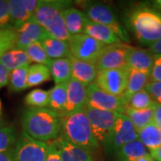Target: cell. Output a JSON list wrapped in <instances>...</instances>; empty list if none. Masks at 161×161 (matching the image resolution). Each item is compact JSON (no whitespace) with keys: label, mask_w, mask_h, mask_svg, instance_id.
I'll return each mask as SVG.
<instances>
[{"label":"cell","mask_w":161,"mask_h":161,"mask_svg":"<svg viewBox=\"0 0 161 161\" xmlns=\"http://www.w3.org/2000/svg\"><path fill=\"white\" fill-rule=\"evenodd\" d=\"M10 71L7 70L0 63V89L2 87L6 86L9 82V77H10Z\"/></svg>","instance_id":"cell-40"},{"label":"cell","mask_w":161,"mask_h":161,"mask_svg":"<svg viewBox=\"0 0 161 161\" xmlns=\"http://www.w3.org/2000/svg\"><path fill=\"white\" fill-rule=\"evenodd\" d=\"M86 114L92 125L94 136L99 144L106 149L113 134L119 113L105 111L92 107L85 108Z\"/></svg>","instance_id":"cell-5"},{"label":"cell","mask_w":161,"mask_h":161,"mask_svg":"<svg viewBox=\"0 0 161 161\" xmlns=\"http://www.w3.org/2000/svg\"><path fill=\"white\" fill-rule=\"evenodd\" d=\"M85 12L87 17L91 21L110 27L123 42H128L130 40L126 31L117 22L109 6L103 4H92L87 6Z\"/></svg>","instance_id":"cell-11"},{"label":"cell","mask_w":161,"mask_h":161,"mask_svg":"<svg viewBox=\"0 0 161 161\" xmlns=\"http://www.w3.org/2000/svg\"><path fill=\"white\" fill-rule=\"evenodd\" d=\"M23 4L25 6V8L27 9V11L29 12L31 18L33 17L38 4H39V1L38 0H23Z\"/></svg>","instance_id":"cell-41"},{"label":"cell","mask_w":161,"mask_h":161,"mask_svg":"<svg viewBox=\"0 0 161 161\" xmlns=\"http://www.w3.org/2000/svg\"><path fill=\"white\" fill-rule=\"evenodd\" d=\"M17 40L16 30L11 26L0 29V58L13 48H15Z\"/></svg>","instance_id":"cell-34"},{"label":"cell","mask_w":161,"mask_h":161,"mask_svg":"<svg viewBox=\"0 0 161 161\" xmlns=\"http://www.w3.org/2000/svg\"><path fill=\"white\" fill-rule=\"evenodd\" d=\"M67 42L72 57L93 64L96 63L100 53L106 47L105 44L85 33L72 35Z\"/></svg>","instance_id":"cell-6"},{"label":"cell","mask_w":161,"mask_h":161,"mask_svg":"<svg viewBox=\"0 0 161 161\" xmlns=\"http://www.w3.org/2000/svg\"><path fill=\"white\" fill-rule=\"evenodd\" d=\"M69 7L70 1L40 0L31 20L39 23L52 37L68 41L71 35L64 23V11Z\"/></svg>","instance_id":"cell-2"},{"label":"cell","mask_w":161,"mask_h":161,"mask_svg":"<svg viewBox=\"0 0 161 161\" xmlns=\"http://www.w3.org/2000/svg\"><path fill=\"white\" fill-rule=\"evenodd\" d=\"M48 68L56 84L68 82L72 78V64L69 58L53 59Z\"/></svg>","instance_id":"cell-23"},{"label":"cell","mask_w":161,"mask_h":161,"mask_svg":"<svg viewBox=\"0 0 161 161\" xmlns=\"http://www.w3.org/2000/svg\"><path fill=\"white\" fill-rule=\"evenodd\" d=\"M154 6L157 7V8H158V9H160L161 10V0H157L154 2Z\"/></svg>","instance_id":"cell-47"},{"label":"cell","mask_w":161,"mask_h":161,"mask_svg":"<svg viewBox=\"0 0 161 161\" xmlns=\"http://www.w3.org/2000/svg\"><path fill=\"white\" fill-rule=\"evenodd\" d=\"M161 80V55H154V63L150 74V82Z\"/></svg>","instance_id":"cell-37"},{"label":"cell","mask_w":161,"mask_h":161,"mask_svg":"<svg viewBox=\"0 0 161 161\" xmlns=\"http://www.w3.org/2000/svg\"><path fill=\"white\" fill-rule=\"evenodd\" d=\"M88 103V87L71 78L67 82V103L63 115L85 109Z\"/></svg>","instance_id":"cell-13"},{"label":"cell","mask_w":161,"mask_h":161,"mask_svg":"<svg viewBox=\"0 0 161 161\" xmlns=\"http://www.w3.org/2000/svg\"><path fill=\"white\" fill-rule=\"evenodd\" d=\"M147 154V148L139 139L124 145L115 152L116 161H136Z\"/></svg>","instance_id":"cell-22"},{"label":"cell","mask_w":161,"mask_h":161,"mask_svg":"<svg viewBox=\"0 0 161 161\" xmlns=\"http://www.w3.org/2000/svg\"><path fill=\"white\" fill-rule=\"evenodd\" d=\"M138 133L139 140L150 151L161 145L160 130L153 122L138 131Z\"/></svg>","instance_id":"cell-28"},{"label":"cell","mask_w":161,"mask_h":161,"mask_svg":"<svg viewBox=\"0 0 161 161\" xmlns=\"http://www.w3.org/2000/svg\"><path fill=\"white\" fill-rule=\"evenodd\" d=\"M0 63L2 64L6 69L12 72L14 70L21 68L23 66L30 65L31 60L25 50L13 48L11 50L5 53L0 58Z\"/></svg>","instance_id":"cell-24"},{"label":"cell","mask_w":161,"mask_h":161,"mask_svg":"<svg viewBox=\"0 0 161 161\" xmlns=\"http://www.w3.org/2000/svg\"><path fill=\"white\" fill-rule=\"evenodd\" d=\"M156 102L151 98L150 94L146 90L133 94L127 99L126 107L133 109H144L152 108L156 105Z\"/></svg>","instance_id":"cell-31"},{"label":"cell","mask_w":161,"mask_h":161,"mask_svg":"<svg viewBox=\"0 0 161 161\" xmlns=\"http://www.w3.org/2000/svg\"><path fill=\"white\" fill-rule=\"evenodd\" d=\"M154 63V55L149 49L130 47L127 52L126 64L129 69L150 74Z\"/></svg>","instance_id":"cell-15"},{"label":"cell","mask_w":161,"mask_h":161,"mask_svg":"<svg viewBox=\"0 0 161 161\" xmlns=\"http://www.w3.org/2000/svg\"><path fill=\"white\" fill-rule=\"evenodd\" d=\"M149 82H150V74L128 68V81H127L126 90L123 94L122 98L127 103L128 98L133 94L145 90Z\"/></svg>","instance_id":"cell-20"},{"label":"cell","mask_w":161,"mask_h":161,"mask_svg":"<svg viewBox=\"0 0 161 161\" xmlns=\"http://www.w3.org/2000/svg\"><path fill=\"white\" fill-rule=\"evenodd\" d=\"M154 107L144 109H133L126 107L124 114L131 120L136 130L140 131L141 129L153 122Z\"/></svg>","instance_id":"cell-26"},{"label":"cell","mask_w":161,"mask_h":161,"mask_svg":"<svg viewBox=\"0 0 161 161\" xmlns=\"http://www.w3.org/2000/svg\"><path fill=\"white\" fill-rule=\"evenodd\" d=\"M1 123H2V122H1V116H0V127H1Z\"/></svg>","instance_id":"cell-49"},{"label":"cell","mask_w":161,"mask_h":161,"mask_svg":"<svg viewBox=\"0 0 161 161\" xmlns=\"http://www.w3.org/2000/svg\"><path fill=\"white\" fill-rule=\"evenodd\" d=\"M137 139H139L138 131L131 120L125 114H120L115 123L113 134L105 150L108 152H115L124 145Z\"/></svg>","instance_id":"cell-12"},{"label":"cell","mask_w":161,"mask_h":161,"mask_svg":"<svg viewBox=\"0 0 161 161\" xmlns=\"http://www.w3.org/2000/svg\"><path fill=\"white\" fill-rule=\"evenodd\" d=\"M136 161H155L153 159V158L150 156V154H147V155L143 156V157H142V158H140L139 159H137Z\"/></svg>","instance_id":"cell-46"},{"label":"cell","mask_w":161,"mask_h":161,"mask_svg":"<svg viewBox=\"0 0 161 161\" xmlns=\"http://www.w3.org/2000/svg\"><path fill=\"white\" fill-rule=\"evenodd\" d=\"M159 130H160V133H161V127H159Z\"/></svg>","instance_id":"cell-50"},{"label":"cell","mask_w":161,"mask_h":161,"mask_svg":"<svg viewBox=\"0 0 161 161\" xmlns=\"http://www.w3.org/2000/svg\"><path fill=\"white\" fill-rule=\"evenodd\" d=\"M145 90L148 92L156 103L161 104V80L155 82H149Z\"/></svg>","instance_id":"cell-38"},{"label":"cell","mask_w":161,"mask_h":161,"mask_svg":"<svg viewBox=\"0 0 161 161\" xmlns=\"http://www.w3.org/2000/svg\"><path fill=\"white\" fill-rule=\"evenodd\" d=\"M149 50L153 55H161V38L150 45Z\"/></svg>","instance_id":"cell-43"},{"label":"cell","mask_w":161,"mask_h":161,"mask_svg":"<svg viewBox=\"0 0 161 161\" xmlns=\"http://www.w3.org/2000/svg\"><path fill=\"white\" fill-rule=\"evenodd\" d=\"M15 128L11 125L0 127V153L14 149L16 143Z\"/></svg>","instance_id":"cell-35"},{"label":"cell","mask_w":161,"mask_h":161,"mask_svg":"<svg viewBox=\"0 0 161 161\" xmlns=\"http://www.w3.org/2000/svg\"><path fill=\"white\" fill-rule=\"evenodd\" d=\"M2 114V103H1V100H0V116Z\"/></svg>","instance_id":"cell-48"},{"label":"cell","mask_w":161,"mask_h":161,"mask_svg":"<svg viewBox=\"0 0 161 161\" xmlns=\"http://www.w3.org/2000/svg\"><path fill=\"white\" fill-rule=\"evenodd\" d=\"M45 161H63L57 141H52L48 142V150Z\"/></svg>","instance_id":"cell-39"},{"label":"cell","mask_w":161,"mask_h":161,"mask_svg":"<svg viewBox=\"0 0 161 161\" xmlns=\"http://www.w3.org/2000/svg\"><path fill=\"white\" fill-rule=\"evenodd\" d=\"M10 13L7 0H0V29L9 27Z\"/></svg>","instance_id":"cell-36"},{"label":"cell","mask_w":161,"mask_h":161,"mask_svg":"<svg viewBox=\"0 0 161 161\" xmlns=\"http://www.w3.org/2000/svg\"><path fill=\"white\" fill-rule=\"evenodd\" d=\"M30 65L14 70L10 73L9 77V91L10 92H20L28 89L27 75Z\"/></svg>","instance_id":"cell-30"},{"label":"cell","mask_w":161,"mask_h":161,"mask_svg":"<svg viewBox=\"0 0 161 161\" xmlns=\"http://www.w3.org/2000/svg\"><path fill=\"white\" fill-rule=\"evenodd\" d=\"M88 107L105 111L124 114L126 102L122 97H116L99 89L96 83L88 86Z\"/></svg>","instance_id":"cell-9"},{"label":"cell","mask_w":161,"mask_h":161,"mask_svg":"<svg viewBox=\"0 0 161 161\" xmlns=\"http://www.w3.org/2000/svg\"><path fill=\"white\" fill-rule=\"evenodd\" d=\"M16 30L17 40L15 48L25 50L26 47L35 42H40L48 36V33L39 23L31 20Z\"/></svg>","instance_id":"cell-14"},{"label":"cell","mask_w":161,"mask_h":161,"mask_svg":"<svg viewBox=\"0 0 161 161\" xmlns=\"http://www.w3.org/2000/svg\"><path fill=\"white\" fill-rule=\"evenodd\" d=\"M69 59L72 64V78L87 87L95 82L98 73L95 64L82 61L72 56H70Z\"/></svg>","instance_id":"cell-16"},{"label":"cell","mask_w":161,"mask_h":161,"mask_svg":"<svg viewBox=\"0 0 161 161\" xmlns=\"http://www.w3.org/2000/svg\"><path fill=\"white\" fill-rule=\"evenodd\" d=\"M8 4L11 27L18 29L23 24L31 20V14L23 4V0H9Z\"/></svg>","instance_id":"cell-25"},{"label":"cell","mask_w":161,"mask_h":161,"mask_svg":"<svg viewBox=\"0 0 161 161\" xmlns=\"http://www.w3.org/2000/svg\"><path fill=\"white\" fill-rule=\"evenodd\" d=\"M128 67L99 71L95 80L96 85L104 92L122 97L126 90Z\"/></svg>","instance_id":"cell-8"},{"label":"cell","mask_w":161,"mask_h":161,"mask_svg":"<svg viewBox=\"0 0 161 161\" xmlns=\"http://www.w3.org/2000/svg\"><path fill=\"white\" fill-rule=\"evenodd\" d=\"M62 115L47 108H30L22 119L23 132L34 140L56 141L62 131Z\"/></svg>","instance_id":"cell-1"},{"label":"cell","mask_w":161,"mask_h":161,"mask_svg":"<svg viewBox=\"0 0 161 161\" xmlns=\"http://www.w3.org/2000/svg\"><path fill=\"white\" fill-rule=\"evenodd\" d=\"M131 28L137 40L150 46L161 38V13L149 7H139L130 15Z\"/></svg>","instance_id":"cell-4"},{"label":"cell","mask_w":161,"mask_h":161,"mask_svg":"<svg viewBox=\"0 0 161 161\" xmlns=\"http://www.w3.org/2000/svg\"><path fill=\"white\" fill-rule=\"evenodd\" d=\"M0 161H14V149L0 153Z\"/></svg>","instance_id":"cell-44"},{"label":"cell","mask_w":161,"mask_h":161,"mask_svg":"<svg viewBox=\"0 0 161 161\" xmlns=\"http://www.w3.org/2000/svg\"><path fill=\"white\" fill-rule=\"evenodd\" d=\"M130 47L124 42L119 44L106 45L95 63L98 72L127 67V52Z\"/></svg>","instance_id":"cell-10"},{"label":"cell","mask_w":161,"mask_h":161,"mask_svg":"<svg viewBox=\"0 0 161 161\" xmlns=\"http://www.w3.org/2000/svg\"><path fill=\"white\" fill-rule=\"evenodd\" d=\"M50 79L51 75L47 66L40 64H34L32 65H30L27 75L28 88L40 85Z\"/></svg>","instance_id":"cell-29"},{"label":"cell","mask_w":161,"mask_h":161,"mask_svg":"<svg viewBox=\"0 0 161 161\" xmlns=\"http://www.w3.org/2000/svg\"><path fill=\"white\" fill-rule=\"evenodd\" d=\"M153 123L157 126L161 127V104L157 103L154 107V116Z\"/></svg>","instance_id":"cell-42"},{"label":"cell","mask_w":161,"mask_h":161,"mask_svg":"<svg viewBox=\"0 0 161 161\" xmlns=\"http://www.w3.org/2000/svg\"><path fill=\"white\" fill-rule=\"evenodd\" d=\"M67 103V82L56 84L49 91V107L63 115Z\"/></svg>","instance_id":"cell-27"},{"label":"cell","mask_w":161,"mask_h":161,"mask_svg":"<svg viewBox=\"0 0 161 161\" xmlns=\"http://www.w3.org/2000/svg\"><path fill=\"white\" fill-rule=\"evenodd\" d=\"M64 19L71 36L84 33L85 27L89 21L85 13L75 7H69L64 11Z\"/></svg>","instance_id":"cell-19"},{"label":"cell","mask_w":161,"mask_h":161,"mask_svg":"<svg viewBox=\"0 0 161 161\" xmlns=\"http://www.w3.org/2000/svg\"><path fill=\"white\" fill-rule=\"evenodd\" d=\"M63 161H95L92 152L71 143L61 134L57 140Z\"/></svg>","instance_id":"cell-17"},{"label":"cell","mask_w":161,"mask_h":161,"mask_svg":"<svg viewBox=\"0 0 161 161\" xmlns=\"http://www.w3.org/2000/svg\"><path fill=\"white\" fill-rule=\"evenodd\" d=\"M61 121L60 134L71 143L84 148L92 153L99 149L85 109L62 115Z\"/></svg>","instance_id":"cell-3"},{"label":"cell","mask_w":161,"mask_h":161,"mask_svg":"<svg viewBox=\"0 0 161 161\" xmlns=\"http://www.w3.org/2000/svg\"><path fill=\"white\" fill-rule=\"evenodd\" d=\"M150 156L153 158L155 161H161V145L158 147L155 150H152L150 151Z\"/></svg>","instance_id":"cell-45"},{"label":"cell","mask_w":161,"mask_h":161,"mask_svg":"<svg viewBox=\"0 0 161 161\" xmlns=\"http://www.w3.org/2000/svg\"><path fill=\"white\" fill-rule=\"evenodd\" d=\"M40 43L44 47L47 55L52 60L58 58H69L71 56L67 41L58 40L48 35L44 40H41Z\"/></svg>","instance_id":"cell-21"},{"label":"cell","mask_w":161,"mask_h":161,"mask_svg":"<svg viewBox=\"0 0 161 161\" xmlns=\"http://www.w3.org/2000/svg\"><path fill=\"white\" fill-rule=\"evenodd\" d=\"M48 142H43L30 137L23 132L14 148V161H45Z\"/></svg>","instance_id":"cell-7"},{"label":"cell","mask_w":161,"mask_h":161,"mask_svg":"<svg viewBox=\"0 0 161 161\" xmlns=\"http://www.w3.org/2000/svg\"><path fill=\"white\" fill-rule=\"evenodd\" d=\"M24 102L30 108H47L49 106V91L35 89L26 95Z\"/></svg>","instance_id":"cell-32"},{"label":"cell","mask_w":161,"mask_h":161,"mask_svg":"<svg viewBox=\"0 0 161 161\" xmlns=\"http://www.w3.org/2000/svg\"><path fill=\"white\" fill-rule=\"evenodd\" d=\"M84 33L91 36L94 40H98L105 45H113L123 43V41L115 34V31L108 26L96 23L89 19Z\"/></svg>","instance_id":"cell-18"},{"label":"cell","mask_w":161,"mask_h":161,"mask_svg":"<svg viewBox=\"0 0 161 161\" xmlns=\"http://www.w3.org/2000/svg\"><path fill=\"white\" fill-rule=\"evenodd\" d=\"M25 52L28 55L31 62L35 64H44L46 66H49L52 62V59L47 55L42 47L40 42H35L25 48Z\"/></svg>","instance_id":"cell-33"}]
</instances>
